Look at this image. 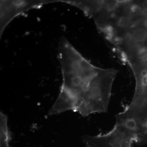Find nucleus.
Wrapping results in <instances>:
<instances>
[{"label": "nucleus", "mask_w": 147, "mask_h": 147, "mask_svg": "<svg viewBox=\"0 0 147 147\" xmlns=\"http://www.w3.org/2000/svg\"><path fill=\"white\" fill-rule=\"evenodd\" d=\"M58 52L63 83L48 116L69 110L74 112L92 81L101 69L87 60L65 38H61Z\"/></svg>", "instance_id": "1"}, {"label": "nucleus", "mask_w": 147, "mask_h": 147, "mask_svg": "<svg viewBox=\"0 0 147 147\" xmlns=\"http://www.w3.org/2000/svg\"><path fill=\"white\" fill-rule=\"evenodd\" d=\"M113 44L135 79H147V25L117 36Z\"/></svg>", "instance_id": "2"}, {"label": "nucleus", "mask_w": 147, "mask_h": 147, "mask_svg": "<svg viewBox=\"0 0 147 147\" xmlns=\"http://www.w3.org/2000/svg\"><path fill=\"white\" fill-rule=\"evenodd\" d=\"M117 70L101 68L77 105L75 112L84 117L108 110L113 82Z\"/></svg>", "instance_id": "3"}, {"label": "nucleus", "mask_w": 147, "mask_h": 147, "mask_svg": "<svg viewBox=\"0 0 147 147\" xmlns=\"http://www.w3.org/2000/svg\"><path fill=\"white\" fill-rule=\"evenodd\" d=\"M84 142L87 147H131L139 143L137 132L124 124L116 122L111 131L105 134L86 136Z\"/></svg>", "instance_id": "4"}, {"label": "nucleus", "mask_w": 147, "mask_h": 147, "mask_svg": "<svg viewBox=\"0 0 147 147\" xmlns=\"http://www.w3.org/2000/svg\"><path fill=\"white\" fill-rule=\"evenodd\" d=\"M49 1H1V34L7 26L18 15L32 9L38 8Z\"/></svg>", "instance_id": "5"}, {"label": "nucleus", "mask_w": 147, "mask_h": 147, "mask_svg": "<svg viewBox=\"0 0 147 147\" xmlns=\"http://www.w3.org/2000/svg\"><path fill=\"white\" fill-rule=\"evenodd\" d=\"M124 123H125V122H124ZM125 124H126V123H125ZM126 125H127V124H126ZM129 127H130V126H129ZM134 129H135V128H134ZM137 132H138V131H137ZM139 137H140V136H139ZM140 140H141V139H140ZM141 143H142V142H141Z\"/></svg>", "instance_id": "6"}]
</instances>
